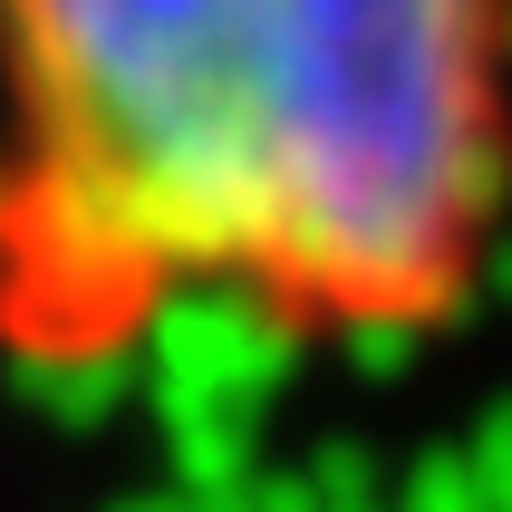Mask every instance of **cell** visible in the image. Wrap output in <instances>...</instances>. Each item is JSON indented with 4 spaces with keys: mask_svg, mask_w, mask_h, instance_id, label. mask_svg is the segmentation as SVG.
Returning a JSON list of instances; mask_svg holds the SVG:
<instances>
[{
    "mask_svg": "<svg viewBox=\"0 0 512 512\" xmlns=\"http://www.w3.org/2000/svg\"><path fill=\"white\" fill-rule=\"evenodd\" d=\"M512 223V0H0V358L174 319L445 339Z\"/></svg>",
    "mask_w": 512,
    "mask_h": 512,
    "instance_id": "1",
    "label": "cell"
}]
</instances>
